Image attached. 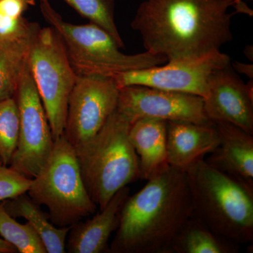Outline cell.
Listing matches in <instances>:
<instances>
[{"mask_svg":"<svg viewBox=\"0 0 253 253\" xmlns=\"http://www.w3.org/2000/svg\"><path fill=\"white\" fill-rule=\"evenodd\" d=\"M229 64L230 57L218 50L195 59L168 61L161 66L120 73L113 80L118 88L143 85L205 99L211 75Z\"/></svg>","mask_w":253,"mask_h":253,"instance_id":"9","label":"cell"},{"mask_svg":"<svg viewBox=\"0 0 253 253\" xmlns=\"http://www.w3.org/2000/svg\"><path fill=\"white\" fill-rule=\"evenodd\" d=\"M0 165H1V163H0Z\"/></svg>","mask_w":253,"mask_h":253,"instance_id":"28","label":"cell"},{"mask_svg":"<svg viewBox=\"0 0 253 253\" xmlns=\"http://www.w3.org/2000/svg\"><path fill=\"white\" fill-rule=\"evenodd\" d=\"M191 216L185 172L169 166L126 199L109 253H171L176 234Z\"/></svg>","mask_w":253,"mask_h":253,"instance_id":"2","label":"cell"},{"mask_svg":"<svg viewBox=\"0 0 253 253\" xmlns=\"http://www.w3.org/2000/svg\"><path fill=\"white\" fill-rule=\"evenodd\" d=\"M83 17L109 33L120 47H124L115 23L114 0H63Z\"/></svg>","mask_w":253,"mask_h":253,"instance_id":"22","label":"cell"},{"mask_svg":"<svg viewBox=\"0 0 253 253\" xmlns=\"http://www.w3.org/2000/svg\"><path fill=\"white\" fill-rule=\"evenodd\" d=\"M17 251L12 245L6 242L4 239H0V253H15Z\"/></svg>","mask_w":253,"mask_h":253,"instance_id":"26","label":"cell"},{"mask_svg":"<svg viewBox=\"0 0 253 253\" xmlns=\"http://www.w3.org/2000/svg\"><path fill=\"white\" fill-rule=\"evenodd\" d=\"M31 179L10 166L0 165V202L27 193Z\"/></svg>","mask_w":253,"mask_h":253,"instance_id":"24","label":"cell"},{"mask_svg":"<svg viewBox=\"0 0 253 253\" xmlns=\"http://www.w3.org/2000/svg\"><path fill=\"white\" fill-rule=\"evenodd\" d=\"M39 28L21 39L0 42V101L16 95L32 41Z\"/></svg>","mask_w":253,"mask_h":253,"instance_id":"19","label":"cell"},{"mask_svg":"<svg viewBox=\"0 0 253 253\" xmlns=\"http://www.w3.org/2000/svg\"><path fill=\"white\" fill-rule=\"evenodd\" d=\"M253 79L245 84L230 64L219 68L208 81L206 116L211 122L231 123L253 134Z\"/></svg>","mask_w":253,"mask_h":253,"instance_id":"12","label":"cell"},{"mask_svg":"<svg viewBox=\"0 0 253 253\" xmlns=\"http://www.w3.org/2000/svg\"><path fill=\"white\" fill-rule=\"evenodd\" d=\"M0 235L20 253H46L41 239L29 223L20 224L0 202Z\"/></svg>","mask_w":253,"mask_h":253,"instance_id":"21","label":"cell"},{"mask_svg":"<svg viewBox=\"0 0 253 253\" xmlns=\"http://www.w3.org/2000/svg\"><path fill=\"white\" fill-rule=\"evenodd\" d=\"M42 15L59 35L68 60L78 76L114 78L127 71L161 66L168 62L164 56L149 51L126 54L108 32L89 23L75 25L66 22L49 0H40Z\"/></svg>","mask_w":253,"mask_h":253,"instance_id":"5","label":"cell"},{"mask_svg":"<svg viewBox=\"0 0 253 253\" xmlns=\"http://www.w3.org/2000/svg\"><path fill=\"white\" fill-rule=\"evenodd\" d=\"M233 68H234L238 73L246 75V76H248L249 78L253 79V64H246V63L236 62H236L233 63Z\"/></svg>","mask_w":253,"mask_h":253,"instance_id":"25","label":"cell"},{"mask_svg":"<svg viewBox=\"0 0 253 253\" xmlns=\"http://www.w3.org/2000/svg\"><path fill=\"white\" fill-rule=\"evenodd\" d=\"M130 126L116 110L93 137L73 146L86 191L100 210L119 190L140 179Z\"/></svg>","mask_w":253,"mask_h":253,"instance_id":"4","label":"cell"},{"mask_svg":"<svg viewBox=\"0 0 253 253\" xmlns=\"http://www.w3.org/2000/svg\"><path fill=\"white\" fill-rule=\"evenodd\" d=\"M33 3V0H0V42L21 39L39 27L23 17Z\"/></svg>","mask_w":253,"mask_h":253,"instance_id":"20","label":"cell"},{"mask_svg":"<svg viewBox=\"0 0 253 253\" xmlns=\"http://www.w3.org/2000/svg\"><path fill=\"white\" fill-rule=\"evenodd\" d=\"M20 117L14 97L0 101V163L9 166L17 146Z\"/></svg>","mask_w":253,"mask_h":253,"instance_id":"23","label":"cell"},{"mask_svg":"<svg viewBox=\"0 0 253 253\" xmlns=\"http://www.w3.org/2000/svg\"><path fill=\"white\" fill-rule=\"evenodd\" d=\"M240 245L210 229L192 217L181 228L171 247V253H237Z\"/></svg>","mask_w":253,"mask_h":253,"instance_id":"18","label":"cell"},{"mask_svg":"<svg viewBox=\"0 0 253 253\" xmlns=\"http://www.w3.org/2000/svg\"><path fill=\"white\" fill-rule=\"evenodd\" d=\"M119 88L112 78L78 76L68 101L63 136L73 146L102 128L117 108Z\"/></svg>","mask_w":253,"mask_h":253,"instance_id":"10","label":"cell"},{"mask_svg":"<svg viewBox=\"0 0 253 253\" xmlns=\"http://www.w3.org/2000/svg\"><path fill=\"white\" fill-rule=\"evenodd\" d=\"M129 139L139 158L140 179L149 180L169 167L167 121L142 118L131 123Z\"/></svg>","mask_w":253,"mask_h":253,"instance_id":"16","label":"cell"},{"mask_svg":"<svg viewBox=\"0 0 253 253\" xmlns=\"http://www.w3.org/2000/svg\"><path fill=\"white\" fill-rule=\"evenodd\" d=\"M15 99L19 111V134L9 166L26 177L33 179L51 154L54 140L28 63Z\"/></svg>","mask_w":253,"mask_h":253,"instance_id":"8","label":"cell"},{"mask_svg":"<svg viewBox=\"0 0 253 253\" xmlns=\"http://www.w3.org/2000/svg\"><path fill=\"white\" fill-rule=\"evenodd\" d=\"M233 1H234V0H232Z\"/></svg>","mask_w":253,"mask_h":253,"instance_id":"27","label":"cell"},{"mask_svg":"<svg viewBox=\"0 0 253 253\" xmlns=\"http://www.w3.org/2000/svg\"><path fill=\"white\" fill-rule=\"evenodd\" d=\"M213 123L219 144L205 161L253 189V134L231 123Z\"/></svg>","mask_w":253,"mask_h":253,"instance_id":"13","label":"cell"},{"mask_svg":"<svg viewBox=\"0 0 253 253\" xmlns=\"http://www.w3.org/2000/svg\"><path fill=\"white\" fill-rule=\"evenodd\" d=\"M28 64L55 141L64 133L68 99L78 76L54 28L40 27L36 32L30 48Z\"/></svg>","mask_w":253,"mask_h":253,"instance_id":"7","label":"cell"},{"mask_svg":"<svg viewBox=\"0 0 253 253\" xmlns=\"http://www.w3.org/2000/svg\"><path fill=\"white\" fill-rule=\"evenodd\" d=\"M204 104V99L196 95L129 85L119 88L116 111L131 124L142 118L212 124Z\"/></svg>","mask_w":253,"mask_h":253,"instance_id":"11","label":"cell"},{"mask_svg":"<svg viewBox=\"0 0 253 253\" xmlns=\"http://www.w3.org/2000/svg\"><path fill=\"white\" fill-rule=\"evenodd\" d=\"M232 0H144L131 27L146 51L168 61L195 59L233 39Z\"/></svg>","mask_w":253,"mask_h":253,"instance_id":"1","label":"cell"},{"mask_svg":"<svg viewBox=\"0 0 253 253\" xmlns=\"http://www.w3.org/2000/svg\"><path fill=\"white\" fill-rule=\"evenodd\" d=\"M1 202L11 217L26 219L41 239L46 253H66V241L72 226H55L50 220L49 214L42 212L39 205L36 204L27 193Z\"/></svg>","mask_w":253,"mask_h":253,"instance_id":"17","label":"cell"},{"mask_svg":"<svg viewBox=\"0 0 253 253\" xmlns=\"http://www.w3.org/2000/svg\"><path fill=\"white\" fill-rule=\"evenodd\" d=\"M219 144V136L214 123L167 122L168 162L173 168L184 172L193 163L211 154Z\"/></svg>","mask_w":253,"mask_h":253,"instance_id":"15","label":"cell"},{"mask_svg":"<svg viewBox=\"0 0 253 253\" xmlns=\"http://www.w3.org/2000/svg\"><path fill=\"white\" fill-rule=\"evenodd\" d=\"M192 217L239 245L253 241V189L210 166L205 158L184 171Z\"/></svg>","mask_w":253,"mask_h":253,"instance_id":"3","label":"cell"},{"mask_svg":"<svg viewBox=\"0 0 253 253\" xmlns=\"http://www.w3.org/2000/svg\"><path fill=\"white\" fill-rule=\"evenodd\" d=\"M27 194L36 204L48 208L50 220L58 227L73 226L98 208L86 191L74 147L63 135L54 141Z\"/></svg>","mask_w":253,"mask_h":253,"instance_id":"6","label":"cell"},{"mask_svg":"<svg viewBox=\"0 0 253 253\" xmlns=\"http://www.w3.org/2000/svg\"><path fill=\"white\" fill-rule=\"evenodd\" d=\"M130 189L127 186L118 191L100 212L85 221L73 224L66 244L68 253H109V241L120 223L121 210Z\"/></svg>","mask_w":253,"mask_h":253,"instance_id":"14","label":"cell"}]
</instances>
